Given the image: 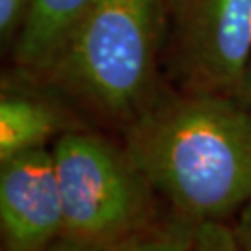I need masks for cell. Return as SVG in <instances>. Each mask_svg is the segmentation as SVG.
I'll use <instances>...</instances> for the list:
<instances>
[{
	"instance_id": "obj_1",
	"label": "cell",
	"mask_w": 251,
	"mask_h": 251,
	"mask_svg": "<svg viewBox=\"0 0 251 251\" xmlns=\"http://www.w3.org/2000/svg\"><path fill=\"white\" fill-rule=\"evenodd\" d=\"M121 136L175 214L225 222L251 203V112L236 97L168 84Z\"/></svg>"
},
{
	"instance_id": "obj_2",
	"label": "cell",
	"mask_w": 251,
	"mask_h": 251,
	"mask_svg": "<svg viewBox=\"0 0 251 251\" xmlns=\"http://www.w3.org/2000/svg\"><path fill=\"white\" fill-rule=\"evenodd\" d=\"M164 37L162 0H91L49 63L30 73L121 132L168 86Z\"/></svg>"
},
{
	"instance_id": "obj_3",
	"label": "cell",
	"mask_w": 251,
	"mask_h": 251,
	"mask_svg": "<svg viewBox=\"0 0 251 251\" xmlns=\"http://www.w3.org/2000/svg\"><path fill=\"white\" fill-rule=\"evenodd\" d=\"M52 154L65 236L116 250L158 222V194L123 144L84 128L60 136Z\"/></svg>"
},
{
	"instance_id": "obj_4",
	"label": "cell",
	"mask_w": 251,
	"mask_h": 251,
	"mask_svg": "<svg viewBox=\"0 0 251 251\" xmlns=\"http://www.w3.org/2000/svg\"><path fill=\"white\" fill-rule=\"evenodd\" d=\"M164 76L190 93L236 97L251 58V0H162Z\"/></svg>"
},
{
	"instance_id": "obj_5",
	"label": "cell",
	"mask_w": 251,
	"mask_h": 251,
	"mask_svg": "<svg viewBox=\"0 0 251 251\" xmlns=\"http://www.w3.org/2000/svg\"><path fill=\"white\" fill-rule=\"evenodd\" d=\"M4 251H43L63 234V203L52 147L0 162Z\"/></svg>"
},
{
	"instance_id": "obj_6",
	"label": "cell",
	"mask_w": 251,
	"mask_h": 251,
	"mask_svg": "<svg viewBox=\"0 0 251 251\" xmlns=\"http://www.w3.org/2000/svg\"><path fill=\"white\" fill-rule=\"evenodd\" d=\"M0 90V162L91 128L80 110L26 69L11 65Z\"/></svg>"
},
{
	"instance_id": "obj_7",
	"label": "cell",
	"mask_w": 251,
	"mask_h": 251,
	"mask_svg": "<svg viewBox=\"0 0 251 251\" xmlns=\"http://www.w3.org/2000/svg\"><path fill=\"white\" fill-rule=\"evenodd\" d=\"M91 0H32L25 25L11 49V65L43 69Z\"/></svg>"
},
{
	"instance_id": "obj_8",
	"label": "cell",
	"mask_w": 251,
	"mask_h": 251,
	"mask_svg": "<svg viewBox=\"0 0 251 251\" xmlns=\"http://www.w3.org/2000/svg\"><path fill=\"white\" fill-rule=\"evenodd\" d=\"M196 225L192 220L171 212L151 229L116 248V251H192Z\"/></svg>"
},
{
	"instance_id": "obj_9",
	"label": "cell",
	"mask_w": 251,
	"mask_h": 251,
	"mask_svg": "<svg viewBox=\"0 0 251 251\" xmlns=\"http://www.w3.org/2000/svg\"><path fill=\"white\" fill-rule=\"evenodd\" d=\"M192 251H238L233 227H229L225 222L198 224Z\"/></svg>"
},
{
	"instance_id": "obj_10",
	"label": "cell",
	"mask_w": 251,
	"mask_h": 251,
	"mask_svg": "<svg viewBox=\"0 0 251 251\" xmlns=\"http://www.w3.org/2000/svg\"><path fill=\"white\" fill-rule=\"evenodd\" d=\"M32 0H0V41L11 52L21 28L25 25Z\"/></svg>"
},
{
	"instance_id": "obj_11",
	"label": "cell",
	"mask_w": 251,
	"mask_h": 251,
	"mask_svg": "<svg viewBox=\"0 0 251 251\" xmlns=\"http://www.w3.org/2000/svg\"><path fill=\"white\" fill-rule=\"evenodd\" d=\"M238 251H251V203L244 206L236 214V222L233 225Z\"/></svg>"
},
{
	"instance_id": "obj_12",
	"label": "cell",
	"mask_w": 251,
	"mask_h": 251,
	"mask_svg": "<svg viewBox=\"0 0 251 251\" xmlns=\"http://www.w3.org/2000/svg\"><path fill=\"white\" fill-rule=\"evenodd\" d=\"M43 251H116L114 248H106V246H99V244L82 242L71 236H58L54 242H50Z\"/></svg>"
},
{
	"instance_id": "obj_13",
	"label": "cell",
	"mask_w": 251,
	"mask_h": 251,
	"mask_svg": "<svg viewBox=\"0 0 251 251\" xmlns=\"http://www.w3.org/2000/svg\"><path fill=\"white\" fill-rule=\"evenodd\" d=\"M236 99L240 100L242 106H246L251 112V58H250V62H248L246 73H244L242 86H240V90H238Z\"/></svg>"
}]
</instances>
